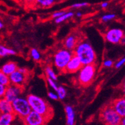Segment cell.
Listing matches in <instances>:
<instances>
[{
	"label": "cell",
	"mask_w": 125,
	"mask_h": 125,
	"mask_svg": "<svg viewBox=\"0 0 125 125\" xmlns=\"http://www.w3.org/2000/svg\"><path fill=\"white\" fill-rule=\"evenodd\" d=\"M26 98L28 100L32 111L41 114L49 120L53 117V109L51 105L43 98L33 94L28 95Z\"/></svg>",
	"instance_id": "6da1fadb"
},
{
	"label": "cell",
	"mask_w": 125,
	"mask_h": 125,
	"mask_svg": "<svg viewBox=\"0 0 125 125\" xmlns=\"http://www.w3.org/2000/svg\"><path fill=\"white\" fill-rule=\"evenodd\" d=\"M74 50V54L79 58L83 65L92 64L95 62L96 53L88 42L81 41L78 43Z\"/></svg>",
	"instance_id": "7a4b0ae2"
},
{
	"label": "cell",
	"mask_w": 125,
	"mask_h": 125,
	"mask_svg": "<svg viewBox=\"0 0 125 125\" xmlns=\"http://www.w3.org/2000/svg\"><path fill=\"white\" fill-rule=\"evenodd\" d=\"M74 55L71 50L65 49L59 50L54 54V64L56 67L61 71H65L66 67L70 59Z\"/></svg>",
	"instance_id": "3957f363"
},
{
	"label": "cell",
	"mask_w": 125,
	"mask_h": 125,
	"mask_svg": "<svg viewBox=\"0 0 125 125\" xmlns=\"http://www.w3.org/2000/svg\"><path fill=\"white\" fill-rule=\"evenodd\" d=\"M101 119L106 125H120L122 117L115 111L112 105L105 107L101 112Z\"/></svg>",
	"instance_id": "277c9868"
},
{
	"label": "cell",
	"mask_w": 125,
	"mask_h": 125,
	"mask_svg": "<svg viewBox=\"0 0 125 125\" xmlns=\"http://www.w3.org/2000/svg\"><path fill=\"white\" fill-rule=\"evenodd\" d=\"M14 113L23 119L31 112L32 109L27 98L19 97L12 102Z\"/></svg>",
	"instance_id": "5b68a950"
},
{
	"label": "cell",
	"mask_w": 125,
	"mask_h": 125,
	"mask_svg": "<svg viewBox=\"0 0 125 125\" xmlns=\"http://www.w3.org/2000/svg\"><path fill=\"white\" fill-rule=\"evenodd\" d=\"M95 65L93 63L83 65L79 74V81L83 85L89 84L93 79L95 74Z\"/></svg>",
	"instance_id": "8992f818"
},
{
	"label": "cell",
	"mask_w": 125,
	"mask_h": 125,
	"mask_svg": "<svg viewBox=\"0 0 125 125\" xmlns=\"http://www.w3.org/2000/svg\"><path fill=\"white\" fill-rule=\"evenodd\" d=\"M22 121L24 125H45L49 120L41 114L31 111Z\"/></svg>",
	"instance_id": "52a82bcc"
},
{
	"label": "cell",
	"mask_w": 125,
	"mask_h": 125,
	"mask_svg": "<svg viewBox=\"0 0 125 125\" xmlns=\"http://www.w3.org/2000/svg\"><path fill=\"white\" fill-rule=\"evenodd\" d=\"M23 92L22 86L10 84L6 87V91L3 98L12 103L15 99L20 97V95Z\"/></svg>",
	"instance_id": "ba28073f"
},
{
	"label": "cell",
	"mask_w": 125,
	"mask_h": 125,
	"mask_svg": "<svg viewBox=\"0 0 125 125\" xmlns=\"http://www.w3.org/2000/svg\"><path fill=\"white\" fill-rule=\"evenodd\" d=\"M124 36L123 31L120 29H111L107 32L105 38L108 42L112 44H117L120 43Z\"/></svg>",
	"instance_id": "9c48e42d"
},
{
	"label": "cell",
	"mask_w": 125,
	"mask_h": 125,
	"mask_svg": "<svg viewBox=\"0 0 125 125\" xmlns=\"http://www.w3.org/2000/svg\"><path fill=\"white\" fill-rule=\"evenodd\" d=\"M83 66V64L80 59L76 55H75L70 59V62H68L65 71L69 73H74L81 69Z\"/></svg>",
	"instance_id": "30bf717a"
},
{
	"label": "cell",
	"mask_w": 125,
	"mask_h": 125,
	"mask_svg": "<svg viewBox=\"0 0 125 125\" xmlns=\"http://www.w3.org/2000/svg\"><path fill=\"white\" fill-rule=\"evenodd\" d=\"M26 74L20 71L19 69L10 75V79L12 84L17 86H22L25 83L26 79Z\"/></svg>",
	"instance_id": "8fae6325"
},
{
	"label": "cell",
	"mask_w": 125,
	"mask_h": 125,
	"mask_svg": "<svg viewBox=\"0 0 125 125\" xmlns=\"http://www.w3.org/2000/svg\"><path fill=\"white\" fill-rule=\"evenodd\" d=\"M112 106L121 117H125V97L116 99L112 103Z\"/></svg>",
	"instance_id": "7c38bea8"
},
{
	"label": "cell",
	"mask_w": 125,
	"mask_h": 125,
	"mask_svg": "<svg viewBox=\"0 0 125 125\" xmlns=\"http://www.w3.org/2000/svg\"><path fill=\"white\" fill-rule=\"evenodd\" d=\"M0 111L1 114L14 113L12 103L8 101L5 98H2L0 100Z\"/></svg>",
	"instance_id": "4fadbf2b"
},
{
	"label": "cell",
	"mask_w": 125,
	"mask_h": 125,
	"mask_svg": "<svg viewBox=\"0 0 125 125\" xmlns=\"http://www.w3.org/2000/svg\"><path fill=\"white\" fill-rule=\"evenodd\" d=\"M17 69V65L16 64L15 62H8L2 65V67H1V72L5 74L8 75V76H10Z\"/></svg>",
	"instance_id": "5bb4252c"
},
{
	"label": "cell",
	"mask_w": 125,
	"mask_h": 125,
	"mask_svg": "<svg viewBox=\"0 0 125 125\" xmlns=\"http://www.w3.org/2000/svg\"><path fill=\"white\" fill-rule=\"evenodd\" d=\"M78 43H79L77 42L76 37L73 35H71L67 37V39L65 40L64 42V46L66 49L71 51L75 49Z\"/></svg>",
	"instance_id": "9a60e30c"
},
{
	"label": "cell",
	"mask_w": 125,
	"mask_h": 125,
	"mask_svg": "<svg viewBox=\"0 0 125 125\" xmlns=\"http://www.w3.org/2000/svg\"><path fill=\"white\" fill-rule=\"evenodd\" d=\"M65 113L67 115V125H74L75 123V112L73 107L70 105H67L65 108Z\"/></svg>",
	"instance_id": "2e32d148"
},
{
	"label": "cell",
	"mask_w": 125,
	"mask_h": 125,
	"mask_svg": "<svg viewBox=\"0 0 125 125\" xmlns=\"http://www.w3.org/2000/svg\"><path fill=\"white\" fill-rule=\"evenodd\" d=\"M15 116L14 113L1 114L0 116V125H10Z\"/></svg>",
	"instance_id": "e0dca14e"
},
{
	"label": "cell",
	"mask_w": 125,
	"mask_h": 125,
	"mask_svg": "<svg viewBox=\"0 0 125 125\" xmlns=\"http://www.w3.org/2000/svg\"><path fill=\"white\" fill-rule=\"evenodd\" d=\"M56 0H36L35 5L41 8H49L56 3Z\"/></svg>",
	"instance_id": "ac0fdd59"
},
{
	"label": "cell",
	"mask_w": 125,
	"mask_h": 125,
	"mask_svg": "<svg viewBox=\"0 0 125 125\" xmlns=\"http://www.w3.org/2000/svg\"><path fill=\"white\" fill-rule=\"evenodd\" d=\"M15 54L16 52L14 50L5 47L3 45L0 46V56L1 57H6L7 55H13Z\"/></svg>",
	"instance_id": "d6986e66"
},
{
	"label": "cell",
	"mask_w": 125,
	"mask_h": 125,
	"mask_svg": "<svg viewBox=\"0 0 125 125\" xmlns=\"http://www.w3.org/2000/svg\"><path fill=\"white\" fill-rule=\"evenodd\" d=\"M73 15H74V13L72 12V11H68V12L65 13V14L63 15L62 16L59 17L56 19L55 22L56 24H59V23H61V22L70 19V18L72 17Z\"/></svg>",
	"instance_id": "ffe728a7"
},
{
	"label": "cell",
	"mask_w": 125,
	"mask_h": 125,
	"mask_svg": "<svg viewBox=\"0 0 125 125\" xmlns=\"http://www.w3.org/2000/svg\"><path fill=\"white\" fill-rule=\"evenodd\" d=\"M0 84H3L5 86H8L11 84L10 77L2 72H0Z\"/></svg>",
	"instance_id": "44dd1931"
},
{
	"label": "cell",
	"mask_w": 125,
	"mask_h": 125,
	"mask_svg": "<svg viewBox=\"0 0 125 125\" xmlns=\"http://www.w3.org/2000/svg\"><path fill=\"white\" fill-rule=\"evenodd\" d=\"M45 71L46 74L47 76V78H51V79H54V81H56V80H57V76H56V73H54V71H53V69L51 68V67H46Z\"/></svg>",
	"instance_id": "7402d4cb"
},
{
	"label": "cell",
	"mask_w": 125,
	"mask_h": 125,
	"mask_svg": "<svg viewBox=\"0 0 125 125\" xmlns=\"http://www.w3.org/2000/svg\"><path fill=\"white\" fill-rule=\"evenodd\" d=\"M56 92H57V94L58 95L59 98L61 99V100L64 99L67 96V91H66V90H65L63 86H59Z\"/></svg>",
	"instance_id": "603a6c76"
},
{
	"label": "cell",
	"mask_w": 125,
	"mask_h": 125,
	"mask_svg": "<svg viewBox=\"0 0 125 125\" xmlns=\"http://www.w3.org/2000/svg\"><path fill=\"white\" fill-rule=\"evenodd\" d=\"M31 56L33 58V59L36 60V61H38V60H40V57H41L40 52L36 48L31 49Z\"/></svg>",
	"instance_id": "cb8c5ba5"
},
{
	"label": "cell",
	"mask_w": 125,
	"mask_h": 125,
	"mask_svg": "<svg viewBox=\"0 0 125 125\" xmlns=\"http://www.w3.org/2000/svg\"><path fill=\"white\" fill-rule=\"evenodd\" d=\"M116 17V15L114 13H109V14H105L101 17V21L103 22H107L108 21H111Z\"/></svg>",
	"instance_id": "d4e9b609"
},
{
	"label": "cell",
	"mask_w": 125,
	"mask_h": 125,
	"mask_svg": "<svg viewBox=\"0 0 125 125\" xmlns=\"http://www.w3.org/2000/svg\"><path fill=\"white\" fill-rule=\"evenodd\" d=\"M89 5V3L87 2H82V3H74L71 5V7L73 8H83V7H85Z\"/></svg>",
	"instance_id": "484cf974"
},
{
	"label": "cell",
	"mask_w": 125,
	"mask_h": 125,
	"mask_svg": "<svg viewBox=\"0 0 125 125\" xmlns=\"http://www.w3.org/2000/svg\"><path fill=\"white\" fill-rule=\"evenodd\" d=\"M47 82L49 83V84L51 86V87L52 88L54 89V90L57 91V88H58V86H57L56 83L55 81H54V79H51L50 78H47Z\"/></svg>",
	"instance_id": "4316f807"
},
{
	"label": "cell",
	"mask_w": 125,
	"mask_h": 125,
	"mask_svg": "<svg viewBox=\"0 0 125 125\" xmlns=\"http://www.w3.org/2000/svg\"><path fill=\"white\" fill-rule=\"evenodd\" d=\"M67 12L65 10H61V11H56L54 12L53 14L52 15V18H55V19H57V18L61 16H62L63 15H64L65 13Z\"/></svg>",
	"instance_id": "83f0119b"
},
{
	"label": "cell",
	"mask_w": 125,
	"mask_h": 125,
	"mask_svg": "<svg viewBox=\"0 0 125 125\" xmlns=\"http://www.w3.org/2000/svg\"><path fill=\"white\" fill-rule=\"evenodd\" d=\"M125 63V57L121 59V60H119L117 62H116V63L115 64V67L116 69L120 68L121 67H122L123 65Z\"/></svg>",
	"instance_id": "f1b7e54d"
},
{
	"label": "cell",
	"mask_w": 125,
	"mask_h": 125,
	"mask_svg": "<svg viewBox=\"0 0 125 125\" xmlns=\"http://www.w3.org/2000/svg\"><path fill=\"white\" fill-rule=\"evenodd\" d=\"M6 87L5 86L3 85V84H0V97L3 98L5 95L6 91Z\"/></svg>",
	"instance_id": "f546056e"
},
{
	"label": "cell",
	"mask_w": 125,
	"mask_h": 125,
	"mask_svg": "<svg viewBox=\"0 0 125 125\" xmlns=\"http://www.w3.org/2000/svg\"><path fill=\"white\" fill-rule=\"evenodd\" d=\"M113 63H114V62H113L112 60H106L103 62V65L105 67H112L113 65Z\"/></svg>",
	"instance_id": "4dcf8cb0"
},
{
	"label": "cell",
	"mask_w": 125,
	"mask_h": 125,
	"mask_svg": "<svg viewBox=\"0 0 125 125\" xmlns=\"http://www.w3.org/2000/svg\"><path fill=\"white\" fill-rule=\"evenodd\" d=\"M48 97L49 98H51V99H52V100H58L59 99V97L57 94H56L53 92H49V94H48Z\"/></svg>",
	"instance_id": "1f68e13d"
},
{
	"label": "cell",
	"mask_w": 125,
	"mask_h": 125,
	"mask_svg": "<svg viewBox=\"0 0 125 125\" xmlns=\"http://www.w3.org/2000/svg\"><path fill=\"white\" fill-rule=\"evenodd\" d=\"M24 3L27 5H33V4H35L36 0H23Z\"/></svg>",
	"instance_id": "d6a6232c"
},
{
	"label": "cell",
	"mask_w": 125,
	"mask_h": 125,
	"mask_svg": "<svg viewBox=\"0 0 125 125\" xmlns=\"http://www.w3.org/2000/svg\"><path fill=\"white\" fill-rule=\"evenodd\" d=\"M109 5V3H108V2H103L101 4V7L102 8H107Z\"/></svg>",
	"instance_id": "836d02e7"
},
{
	"label": "cell",
	"mask_w": 125,
	"mask_h": 125,
	"mask_svg": "<svg viewBox=\"0 0 125 125\" xmlns=\"http://www.w3.org/2000/svg\"><path fill=\"white\" fill-rule=\"evenodd\" d=\"M120 43L122 44H125V36H124L122 38V39H121L120 41Z\"/></svg>",
	"instance_id": "e575fe53"
},
{
	"label": "cell",
	"mask_w": 125,
	"mask_h": 125,
	"mask_svg": "<svg viewBox=\"0 0 125 125\" xmlns=\"http://www.w3.org/2000/svg\"><path fill=\"white\" fill-rule=\"evenodd\" d=\"M76 15L78 17H82V15H83V13H82L81 11H77V12L76 13Z\"/></svg>",
	"instance_id": "d590c367"
},
{
	"label": "cell",
	"mask_w": 125,
	"mask_h": 125,
	"mask_svg": "<svg viewBox=\"0 0 125 125\" xmlns=\"http://www.w3.org/2000/svg\"><path fill=\"white\" fill-rule=\"evenodd\" d=\"M120 125H125V117H122V120H121Z\"/></svg>",
	"instance_id": "8d00e7d4"
},
{
	"label": "cell",
	"mask_w": 125,
	"mask_h": 125,
	"mask_svg": "<svg viewBox=\"0 0 125 125\" xmlns=\"http://www.w3.org/2000/svg\"><path fill=\"white\" fill-rule=\"evenodd\" d=\"M122 88H123V93L125 94V81L123 82V84Z\"/></svg>",
	"instance_id": "74e56055"
},
{
	"label": "cell",
	"mask_w": 125,
	"mask_h": 125,
	"mask_svg": "<svg viewBox=\"0 0 125 125\" xmlns=\"http://www.w3.org/2000/svg\"><path fill=\"white\" fill-rule=\"evenodd\" d=\"M3 27H4L3 23L1 22H1H0V28L2 29V28H3Z\"/></svg>",
	"instance_id": "f35d334b"
}]
</instances>
